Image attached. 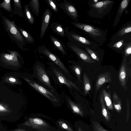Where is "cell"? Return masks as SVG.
<instances>
[{"label": "cell", "mask_w": 131, "mask_h": 131, "mask_svg": "<svg viewBox=\"0 0 131 131\" xmlns=\"http://www.w3.org/2000/svg\"><path fill=\"white\" fill-rule=\"evenodd\" d=\"M47 64L48 66L46 69L47 72L56 84L60 86H65L70 92L73 89L79 90L76 85L60 68L50 61L48 62Z\"/></svg>", "instance_id": "6da1fadb"}, {"label": "cell", "mask_w": 131, "mask_h": 131, "mask_svg": "<svg viewBox=\"0 0 131 131\" xmlns=\"http://www.w3.org/2000/svg\"><path fill=\"white\" fill-rule=\"evenodd\" d=\"M2 20L4 28L13 42L14 40L20 49L27 50L28 49L24 47L26 45V41L14 22L4 16L2 17Z\"/></svg>", "instance_id": "7a4b0ae2"}, {"label": "cell", "mask_w": 131, "mask_h": 131, "mask_svg": "<svg viewBox=\"0 0 131 131\" xmlns=\"http://www.w3.org/2000/svg\"><path fill=\"white\" fill-rule=\"evenodd\" d=\"M32 76L39 83L50 90L53 92H57L52 84L46 69L42 63L38 61H36L33 68Z\"/></svg>", "instance_id": "3957f363"}, {"label": "cell", "mask_w": 131, "mask_h": 131, "mask_svg": "<svg viewBox=\"0 0 131 131\" xmlns=\"http://www.w3.org/2000/svg\"><path fill=\"white\" fill-rule=\"evenodd\" d=\"M24 79L33 89L52 103H58L60 101V97L57 92H54L50 90L32 77L24 78Z\"/></svg>", "instance_id": "277c9868"}, {"label": "cell", "mask_w": 131, "mask_h": 131, "mask_svg": "<svg viewBox=\"0 0 131 131\" xmlns=\"http://www.w3.org/2000/svg\"><path fill=\"white\" fill-rule=\"evenodd\" d=\"M38 51V53L44 55L50 62L54 63L60 68L70 78H72L69 70L59 57L51 52L46 46L41 45L39 47Z\"/></svg>", "instance_id": "5b68a950"}, {"label": "cell", "mask_w": 131, "mask_h": 131, "mask_svg": "<svg viewBox=\"0 0 131 131\" xmlns=\"http://www.w3.org/2000/svg\"><path fill=\"white\" fill-rule=\"evenodd\" d=\"M131 77V69L128 68L126 58L124 57L120 68L118 79L121 85L125 90L127 89V83L129 77Z\"/></svg>", "instance_id": "8992f818"}, {"label": "cell", "mask_w": 131, "mask_h": 131, "mask_svg": "<svg viewBox=\"0 0 131 131\" xmlns=\"http://www.w3.org/2000/svg\"><path fill=\"white\" fill-rule=\"evenodd\" d=\"M67 46L77 55L84 62L89 63H94L95 61L85 52L78 46L69 41L67 43Z\"/></svg>", "instance_id": "52a82bcc"}, {"label": "cell", "mask_w": 131, "mask_h": 131, "mask_svg": "<svg viewBox=\"0 0 131 131\" xmlns=\"http://www.w3.org/2000/svg\"><path fill=\"white\" fill-rule=\"evenodd\" d=\"M66 36L70 42L78 46L81 44L87 45H91L90 42L85 38L82 37L75 33L69 31L68 27L64 29Z\"/></svg>", "instance_id": "ba28073f"}, {"label": "cell", "mask_w": 131, "mask_h": 131, "mask_svg": "<svg viewBox=\"0 0 131 131\" xmlns=\"http://www.w3.org/2000/svg\"><path fill=\"white\" fill-rule=\"evenodd\" d=\"M59 7L71 19L75 21L78 20L79 16L77 11L70 2L64 0L60 4Z\"/></svg>", "instance_id": "9c48e42d"}, {"label": "cell", "mask_w": 131, "mask_h": 131, "mask_svg": "<svg viewBox=\"0 0 131 131\" xmlns=\"http://www.w3.org/2000/svg\"><path fill=\"white\" fill-rule=\"evenodd\" d=\"M71 24L75 27L89 34L93 37H100L102 35L101 31L100 29L89 25L75 22H72Z\"/></svg>", "instance_id": "30bf717a"}, {"label": "cell", "mask_w": 131, "mask_h": 131, "mask_svg": "<svg viewBox=\"0 0 131 131\" xmlns=\"http://www.w3.org/2000/svg\"><path fill=\"white\" fill-rule=\"evenodd\" d=\"M52 13L50 9H46L43 14L40 35L41 39L42 38L50 21Z\"/></svg>", "instance_id": "8fae6325"}, {"label": "cell", "mask_w": 131, "mask_h": 131, "mask_svg": "<svg viewBox=\"0 0 131 131\" xmlns=\"http://www.w3.org/2000/svg\"><path fill=\"white\" fill-rule=\"evenodd\" d=\"M111 81V74L110 73L105 72L100 74L98 77L96 82V91L97 92L104 84L110 82Z\"/></svg>", "instance_id": "7c38bea8"}, {"label": "cell", "mask_w": 131, "mask_h": 131, "mask_svg": "<svg viewBox=\"0 0 131 131\" xmlns=\"http://www.w3.org/2000/svg\"><path fill=\"white\" fill-rule=\"evenodd\" d=\"M23 125L35 129L39 128L47 125L46 123L44 121L38 118H30L27 121L24 122Z\"/></svg>", "instance_id": "4fadbf2b"}, {"label": "cell", "mask_w": 131, "mask_h": 131, "mask_svg": "<svg viewBox=\"0 0 131 131\" xmlns=\"http://www.w3.org/2000/svg\"><path fill=\"white\" fill-rule=\"evenodd\" d=\"M50 27L52 30L58 35L63 37L66 36L64 29L61 24L52 22L50 24Z\"/></svg>", "instance_id": "5bb4252c"}, {"label": "cell", "mask_w": 131, "mask_h": 131, "mask_svg": "<svg viewBox=\"0 0 131 131\" xmlns=\"http://www.w3.org/2000/svg\"><path fill=\"white\" fill-rule=\"evenodd\" d=\"M50 39L52 43L64 55H67L64 46L61 42L52 35H50Z\"/></svg>", "instance_id": "9a60e30c"}, {"label": "cell", "mask_w": 131, "mask_h": 131, "mask_svg": "<svg viewBox=\"0 0 131 131\" xmlns=\"http://www.w3.org/2000/svg\"><path fill=\"white\" fill-rule=\"evenodd\" d=\"M14 8L13 9V14L17 15L21 17H24V13L23 12V9L21 4L20 0H13Z\"/></svg>", "instance_id": "2e32d148"}, {"label": "cell", "mask_w": 131, "mask_h": 131, "mask_svg": "<svg viewBox=\"0 0 131 131\" xmlns=\"http://www.w3.org/2000/svg\"><path fill=\"white\" fill-rule=\"evenodd\" d=\"M66 99L73 112L82 116L83 113L79 106L74 102L68 95L65 96Z\"/></svg>", "instance_id": "e0dca14e"}, {"label": "cell", "mask_w": 131, "mask_h": 131, "mask_svg": "<svg viewBox=\"0 0 131 131\" xmlns=\"http://www.w3.org/2000/svg\"><path fill=\"white\" fill-rule=\"evenodd\" d=\"M102 92L104 100L107 107L110 110H113V107L110 91H109L107 92L105 89H103Z\"/></svg>", "instance_id": "ac0fdd59"}, {"label": "cell", "mask_w": 131, "mask_h": 131, "mask_svg": "<svg viewBox=\"0 0 131 131\" xmlns=\"http://www.w3.org/2000/svg\"><path fill=\"white\" fill-rule=\"evenodd\" d=\"M29 6L33 13L38 16L40 13L39 2L38 0H31L29 3Z\"/></svg>", "instance_id": "d6986e66"}, {"label": "cell", "mask_w": 131, "mask_h": 131, "mask_svg": "<svg viewBox=\"0 0 131 131\" xmlns=\"http://www.w3.org/2000/svg\"><path fill=\"white\" fill-rule=\"evenodd\" d=\"M29 5L25 4L24 6V14L29 23L31 25H33L35 23V19L29 8Z\"/></svg>", "instance_id": "ffe728a7"}, {"label": "cell", "mask_w": 131, "mask_h": 131, "mask_svg": "<svg viewBox=\"0 0 131 131\" xmlns=\"http://www.w3.org/2000/svg\"><path fill=\"white\" fill-rule=\"evenodd\" d=\"M113 104L115 109L118 112L122 109L121 101L115 92H114L113 95Z\"/></svg>", "instance_id": "44dd1931"}, {"label": "cell", "mask_w": 131, "mask_h": 131, "mask_svg": "<svg viewBox=\"0 0 131 131\" xmlns=\"http://www.w3.org/2000/svg\"><path fill=\"white\" fill-rule=\"evenodd\" d=\"M18 28L26 41L30 43L34 42V39L28 31L19 27L18 26Z\"/></svg>", "instance_id": "7402d4cb"}, {"label": "cell", "mask_w": 131, "mask_h": 131, "mask_svg": "<svg viewBox=\"0 0 131 131\" xmlns=\"http://www.w3.org/2000/svg\"><path fill=\"white\" fill-rule=\"evenodd\" d=\"M112 2V1L106 0L94 4L92 5V6L97 10H101L106 8Z\"/></svg>", "instance_id": "603a6c76"}, {"label": "cell", "mask_w": 131, "mask_h": 131, "mask_svg": "<svg viewBox=\"0 0 131 131\" xmlns=\"http://www.w3.org/2000/svg\"><path fill=\"white\" fill-rule=\"evenodd\" d=\"M100 101L101 106L102 114L106 120L108 121L110 119L109 113L105 105L102 92L100 95Z\"/></svg>", "instance_id": "cb8c5ba5"}, {"label": "cell", "mask_w": 131, "mask_h": 131, "mask_svg": "<svg viewBox=\"0 0 131 131\" xmlns=\"http://www.w3.org/2000/svg\"><path fill=\"white\" fill-rule=\"evenodd\" d=\"M83 79L84 83V89L85 95L88 94L91 89L90 80L85 73L83 74Z\"/></svg>", "instance_id": "d4e9b609"}, {"label": "cell", "mask_w": 131, "mask_h": 131, "mask_svg": "<svg viewBox=\"0 0 131 131\" xmlns=\"http://www.w3.org/2000/svg\"><path fill=\"white\" fill-rule=\"evenodd\" d=\"M0 8L3 9L9 13H13L10 0H4L0 3Z\"/></svg>", "instance_id": "484cf974"}, {"label": "cell", "mask_w": 131, "mask_h": 131, "mask_svg": "<svg viewBox=\"0 0 131 131\" xmlns=\"http://www.w3.org/2000/svg\"><path fill=\"white\" fill-rule=\"evenodd\" d=\"M70 68L72 69L77 76L78 80L80 81L81 79V69L80 66L78 65L68 64Z\"/></svg>", "instance_id": "4316f807"}, {"label": "cell", "mask_w": 131, "mask_h": 131, "mask_svg": "<svg viewBox=\"0 0 131 131\" xmlns=\"http://www.w3.org/2000/svg\"><path fill=\"white\" fill-rule=\"evenodd\" d=\"M129 1V0H124L122 1L119 9V13L120 14L123 13L127 7Z\"/></svg>", "instance_id": "83f0119b"}, {"label": "cell", "mask_w": 131, "mask_h": 131, "mask_svg": "<svg viewBox=\"0 0 131 131\" xmlns=\"http://www.w3.org/2000/svg\"><path fill=\"white\" fill-rule=\"evenodd\" d=\"M131 31V25H129L119 30L118 32L117 35L118 36H122L130 32Z\"/></svg>", "instance_id": "f1b7e54d"}, {"label": "cell", "mask_w": 131, "mask_h": 131, "mask_svg": "<svg viewBox=\"0 0 131 131\" xmlns=\"http://www.w3.org/2000/svg\"><path fill=\"white\" fill-rule=\"evenodd\" d=\"M50 8L54 12L57 13L58 10L56 2L52 0L45 1Z\"/></svg>", "instance_id": "f546056e"}, {"label": "cell", "mask_w": 131, "mask_h": 131, "mask_svg": "<svg viewBox=\"0 0 131 131\" xmlns=\"http://www.w3.org/2000/svg\"><path fill=\"white\" fill-rule=\"evenodd\" d=\"M58 122L59 126L62 128L68 131H73L71 128L64 121H59Z\"/></svg>", "instance_id": "4dcf8cb0"}, {"label": "cell", "mask_w": 131, "mask_h": 131, "mask_svg": "<svg viewBox=\"0 0 131 131\" xmlns=\"http://www.w3.org/2000/svg\"><path fill=\"white\" fill-rule=\"evenodd\" d=\"M85 49L90 54L92 59L96 61H100L99 57L93 50L90 49L88 48H85Z\"/></svg>", "instance_id": "1f68e13d"}, {"label": "cell", "mask_w": 131, "mask_h": 131, "mask_svg": "<svg viewBox=\"0 0 131 131\" xmlns=\"http://www.w3.org/2000/svg\"><path fill=\"white\" fill-rule=\"evenodd\" d=\"M124 53V57L126 58L130 55L131 53V44L130 42L128 43L127 44L125 48Z\"/></svg>", "instance_id": "d6a6232c"}, {"label": "cell", "mask_w": 131, "mask_h": 131, "mask_svg": "<svg viewBox=\"0 0 131 131\" xmlns=\"http://www.w3.org/2000/svg\"><path fill=\"white\" fill-rule=\"evenodd\" d=\"M124 43V40H121L116 42L113 45V47L116 48H119L122 46Z\"/></svg>", "instance_id": "836d02e7"}, {"label": "cell", "mask_w": 131, "mask_h": 131, "mask_svg": "<svg viewBox=\"0 0 131 131\" xmlns=\"http://www.w3.org/2000/svg\"><path fill=\"white\" fill-rule=\"evenodd\" d=\"M8 110L2 105L0 104V115L4 113L8 112Z\"/></svg>", "instance_id": "e575fe53"}, {"label": "cell", "mask_w": 131, "mask_h": 131, "mask_svg": "<svg viewBox=\"0 0 131 131\" xmlns=\"http://www.w3.org/2000/svg\"><path fill=\"white\" fill-rule=\"evenodd\" d=\"M95 126L96 131H108L104 129L99 123H96Z\"/></svg>", "instance_id": "d590c367"}, {"label": "cell", "mask_w": 131, "mask_h": 131, "mask_svg": "<svg viewBox=\"0 0 131 131\" xmlns=\"http://www.w3.org/2000/svg\"><path fill=\"white\" fill-rule=\"evenodd\" d=\"M9 80L10 81L12 82H15L16 80L14 78H11L9 79Z\"/></svg>", "instance_id": "8d00e7d4"}, {"label": "cell", "mask_w": 131, "mask_h": 131, "mask_svg": "<svg viewBox=\"0 0 131 131\" xmlns=\"http://www.w3.org/2000/svg\"><path fill=\"white\" fill-rule=\"evenodd\" d=\"M12 131H25L23 129H16L14 130H12Z\"/></svg>", "instance_id": "74e56055"}, {"label": "cell", "mask_w": 131, "mask_h": 131, "mask_svg": "<svg viewBox=\"0 0 131 131\" xmlns=\"http://www.w3.org/2000/svg\"><path fill=\"white\" fill-rule=\"evenodd\" d=\"M78 131H82V130L81 129V128L79 127L78 128Z\"/></svg>", "instance_id": "f35d334b"}, {"label": "cell", "mask_w": 131, "mask_h": 131, "mask_svg": "<svg viewBox=\"0 0 131 131\" xmlns=\"http://www.w3.org/2000/svg\"><path fill=\"white\" fill-rule=\"evenodd\" d=\"M93 1L95 3H97V2L98 1V0H93Z\"/></svg>", "instance_id": "ab89813d"}, {"label": "cell", "mask_w": 131, "mask_h": 131, "mask_svg": "<svg viewBox=\"0 0 131 131\" xmlns=\"http://www.w3.org/2000/svg\"><path fill=\"white\" fill-rule=\"evenodd\" d=\"M0 127H1V126H0Z\"/></svg>", "instance_id": "60d3db41"}]
</instances>
